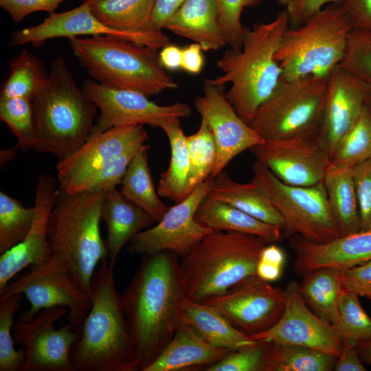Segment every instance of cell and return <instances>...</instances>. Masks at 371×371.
<instances>
[{
  "mask_svg": "<svg viewBox=\"0 0 371 371\" xmlns=\"http://www.w3.org/2000/svg\"><path fill=\"white\" fill-rule=\"evenodd\" d=\"M335 371H365L357 350V344L344 341L334 368Z\"/></svg>",
  "mask_w": 371,
  "mask_h": 371,
  "instance_id": "52",
  "label": "cell"
},
{
  "mask_svg": "<svg viewBox=\"0 0 371 371\" xmlns=\"http://www.w3.org/2000/svg\"><path fill=\"white\" fill-rule=\"evenodd\" d=\"M194 217L213 232L256 236L269 243H276L283 237L282 227L262 221L209 194L199 205Z\"/></svg>",
  "mask_w": 371,
  "mask_h": 371,
  "instance_id": "27",
  "label": "cell"
},
{
  "mask_svg": "<svg viewBox=\"0 0 371 371\" xmlns=\"http://www.w3.org/2000/svg\"><path fill=\"white\" fill-rule=\"evenodd\" d=\"M105 192L59 189L47 224L52 255L65 263L74 282L89 294L97 266L108 258L100 230Z\"/></svg>",
  "mask_w": 371,
  "mask_h": 371,
  "instance_id": "5",
  "label": "cell"
},
{
  "mask_svg": "<svg viewBox=\"0 0 371 371\" xmlns=\"http://www.w3.org/2000/svg\"><path fill=\"white\" fill-rule=\"evenodd\" d=\"M67 309H43L26 321L19 317L13 326L14 344L24 347V362L19 371H75L71 354L79 335L67 324L56 328V322Z\"/></svg>",
  "mask_w": 371,
  "mask_h": 371,
  "instance_id": "13",
  "label": "cell"
},
{
  "mask_svg": "<svg viewBox=\"0 0 371 371\" xmlns=\"http://www.w3.org/2000/svg\"><path fill=\"white\" fill-rule=\"evenodd\" d=\"M340 271L324 267L304 275L298 290L308 307L319 317L335 325L343 291Z\"/></svg>",
  "mask_w": 371,
  "mask_h": 371,
  "instance_id": "31",
  "label": "cell"
},
{
  "mask_svg": "<svg viewBox=\"0 0 371 371\" xmlns=\"http://www.w3.org/2000/svg\"><path fill=\"white\" fill-rule=\"evenodd\" d=\"M369 102V101H368ZM371 158V106H365L357 122L341 142L332 165L352 169Z\"/></svg>",
  "mask_w": 371,
  "mask_h": 371,
  "instance_id": "39",
  "label": "cell"
},
{
  "mask_svg": "<svg viewBox=\"0 0 371 371\" xmlns=\"http://www.w3.org/2000/svg\"><path fill=\"white\" fill-rule=\"evenodd\" d=\"M219 22L227 46L232 49L242 47L245 27L241 16L245 8L260 5L262 0H216Z\"/></svg>",
  "mask_w": 371,
  "mask_h": 371,
  "instance_id": "44",
  "label": "cell"
},
{
  "mask_svg": "<svg viewBox=\"0 0 371 371\" xmlns=\"http://www.w3.org/2000/svg\"><path fill=\"white\" fill-rule=\"evenodd\" d=\"M254 178L282 217L286 235H298L324 243L339 236L324 181L311 186H295L281 181L266 166L256 161Z\"/></svg>",
  "mask_w": 371,
  "mask_h": 371,
  "instance_id": "11",
  "label": "cell"
},
{
  "mask_svg": "<svg viewBox=\"0 0 371 371\" xmlns=\"http://www.w3.org/2000/svg\"><path fill=\"white\" fill-rule=\"evenodd\" d=\"M289 27L288 14L282 10L269 22L245 27L242 47L227 49L216 62L221 74L208 79L218 86L229 84L226 98L249 124L282 79L275 55Z\"/></svg>",
  "mask_w": 371,
  "mask_h": 371,
  "instance_id": "2",
  "label": "cell"
},
{
  "mask_svg": "<svg viewBox=\"0 0 371 371\" xmlns=\"http://www.w3.org/2000/svg\"><path fill=\"white\" fill-rule=\"evenodd\" d=\"M328 84V77L282 78L256 111L250 126L265 140L317 135Z\"/></svg>",
  "mask_w": 371,
  "mask_h": 371,
  "instance_id": "10",
  "label": "cell"
},
{
  "mask_svg": "<svg viewBox=\"0 0 371 371\" xmlns=\"http://www.w3.org/2000/svg\"><path fill=\"white\" fill-rule=\"evenodd\" d=\"M337 358L305 346L269 341L262 371H330Z\"/></svg>",
  "mask_w": 371,
  "mask_h": 371,
  "instance_id": "35",
  "label": "cell"
},
{
  "mask_svg": "<svg viewBox=\"0 0 371 371\" xmlns=\"http://www.w3.org/2000/svg\"><path fill=\"white\" fill-rule=\"evenodd\" d=\"M358 199L361 230H371V158L352 168Z\"/></svg>",
  "mask_w": 371,
  "mask_h": 371,
  "instance_id": "46",
  "label": "cell"
},
{
  "mask_svg": "<svg viewBox=\"0 0 371 371\" xmlns=\"http://www.w3.org/2000/svg\"><path fill=\"white\" fill-rule=\"evenodd\" d=\"M371 301V300H370Z\"/></svg>",
  "mask_w": 371,
  "mask_h": 371,
  "instance_id": "60",
  "label": "cell"
},
{
  "mask_svg": "<svg viewBox=\"0 0 371 371\" xmlns=\"http://www.w3.org/2000/svg\"><path fill=\"white\" fill-rule=\"evenodd\" d=\"M269 341H258L255 344L231 350L219 361L205 366V371H262Z\"/></svg>",
  "mask_w": 371,
  "mask_h": 371,
  "instance_id": "45",
  "label": "cell"
},
{
  "mask_svg": "<svg viewBox=\"0 0 371 371\" xmlns=\"http://www.w3.org/2000/svg\"><path fill=\"white\" fill-rule=\"evenodd\" d=\"M249 150L256 161L291 186H311L323 182L331 164L316 134L265 140Z\"/></svg>",
  "mask_w": 371,
  "mask_h": 371,
  "instance_id": "16",
  "label": "cell"
},
{
  "mask_svg": "<svg viewBox=\"0 0 371 371\" xmlns=\"http://www.w3.org/2000/svg\"><path fill=\"white\" fill-rule=\"evenodd\" d=\"M190 172L188 190L190 194L205 181L214 169L216 159V144L213 133L207 123L201 120L197 131L186 136Z\"/></svg>",
  "mask_w": 371,
  "mask_h": 371,
  "instance_id": "38",
  "label": "cell"
},
{
  "mask_svg": "<svg viewBox=\"0 0 371 371\" xmlns=\"http://www.w3.org/2000/svg\"><path fill=\"white\" fill-rule=\"evenodd\" d=\"M161 129L169 140L171 157L168 168L161 174L157 191L159 196L177 203L190 194L188 190L190 161L186 135L179 119L168 123Z\"/></svg>",
  "mask_w": 371,
  "mask_h": 371,
  "instance_id": "33",
  "label": "cell"
},
{
  "mask_svg": "<svg viewBox=\"0 0 371 371\" xmlns=\"http://www.w3.org/2000/svg\"><path fill=\"white\" fill-rule=\"evenodd\" d=\"M194 106L215 139L216 159L211 173L214 178L238 155L265 141L228 102L224 87L205 79L203 95L196 98Z\"/></svg>",
  "mask_w": 371,
  "mask_h": 371,
  "instance_id": "19",
  "label": "cell"
},
{
  "mask_svg": "<svg viewBox=\"0 0 371 371\" xmlns=\"http://www.w3.org/2000/svg\"><path fill=\"white\" fill-rule=\"evenodd\" d=\"M185 0H155L153 27L162 31L166 24L177 11Z\"/></svg>",
  "mask_w": 371,
  "mask_h": 371,
  "instance_id": "53",
  "label": "cell"
},
{
  "mask_svg": "<svg viewBox=\"0 0 371 371\" xmlns=\"http://www.w3.org/2000/svg\"><path fill=\"white\" fill-rule=\"evenodd\" d=\"M203 52L202 47L196 43L183 48L181 69L190 74H200L205 64Z\"/></svg>",
  "mask_w": 371,
  "mask_h": 371,
  "instance_id": "54",
  "label": "cell"
},
{
  "mask_svg": "<svg viewBox=\"0 0 371 371\" xmlns=\"http://www.w3.org/2000/svg\"><path fill=\"white\" fill-rule=\"evenodd\" d=\"M333 327L341 342L348 341L357 344L371 337V317L361 306L359 295L342 291Z\"/></svg>",
  "mask_w": 371,
  "mask_h": 371,
  "instance_id": "40",
  "label": "cell"
},
{
  "mask_svg": "<svg viewBox=\"0 0 371 371\" xmlns=\"http://www.w3.org/2000/svg\"><path fill=\"white\" fill-rule=\"evenodd\" d=\"M340 279L344 291L353 292L371 300V259L340 271Z\"/></svg>",
  "mask_w": 371,
  "mask_h": 371,
  "instance_id": "47",
  "label": "cell"
},
{
  "mask_svg": "<svg viewBox=\"0 0 371 371\" xmlns=\"http://www.w3.org/2000/svg\"><path fill=\"white\" fill-rule=\"evenodd\" d=\"M339 66L363 82L371 92V30H352Z\"/></svg>",
  "mask_w": 371,
  "mask_h": 371,
  "instance_id": "43",
  "label": "cell"
},
{
  "mask_svg": "<svg viewBox=\"0 0 371 371\" xmlns=\"http://www.w3.org/2000/svg\"><path fill=\"white\" fill-rule=\"evenodd\" d=\"M0 119L13 133L16 146L25 152L34 143L32 100L24 98H0Z\"/></svg>",
  "mask_w": 371,
  "mask_h": 371,
  "instance_id": "41",
  "label": "cell"
},
{
  "mask_svg": "<svg viewBox=\"0 0 371 371\" xmlns=\"http://www.w3.org/2000/svg\"><path fill=\"white\" fill-rule=\"evenodd\" d=\"M285 256L275 243L267 244L262 250L256 265V276L267 282L278 280L281 276Z\"/></svg>",
  "mask_w": 371,
  "mask_h": 371,
  "instance_id": "50",
  "label": "cell"
},
{
  "mask_svg": "<svg viewBox=\"0 0 371 371\" xmlns=\"http://www.w3.org/2000/svg\"><path fill=\"white\" fill-rule=\"evenodd\" d=\"M14 294L25 295L30 304L19 318L29 321L43 309L63 307L67 309V324L78 335L91 306L89 294L74 282L65 263L54 256L16 276L0 291V299Z\"/></svg>",
  "mask_w": 371,
  "mask_h": 371,
  "instance_id": "12",
  "label": "cell"
},
{
  "mask_svg": "<svg viewBox=\"0 0 371 371\" xmlns=\"http://www.w3.org/2000/svg\"><path fill=\"white\" fill-rule=\"evenodd\" d=\"M48 76L43 60L23 48L10 60L8 75L1 85L0 98L33 100Z\"/></svg>",
  "mask_w": 371,
  "mask_h": 371,
  "instance_id": "36",
  "label": "cell"
},
{
  "mask_svg": "<svg viewBox=\"0 0 371 371\" xmlns=\"http://www.w3.org/2000/svg\"><path fill=\"white\" fill-rule=\"evenodd\" d=\"M95 35H111L157 50L170 43L169 37L162 31L121 32L111 29L93 14L89 3L84 2L71 10L52 13L39 24L13 31L9 44L13 47L28 43L41 46L52 38Z\"/></svg>",
  "mask_w": 371,
  "mask_h": 371,
  "instance_id": "18",
  "label": "cell"
},
{
  "mask_svg": "<svg viewBox=\"0 0 371 371\" xmlns=\"http://www.w3.org/2000/svg\"><path fill=\"white\" fill-rule=\"evenodd\" d=\"M368 102H369L370 105L371 106V98L370 99Z\"/></svg>",
  "mask_w": 371,
  "mask_h": 371,
  "instance_id": "59",
  "label": "cell"
},
{
  "mask_svg": "<svg viewBox=\"0 0 371 371\" xmlns=\"http://www.w3.org/2000/svg\"><path fill=\"white\" fill-rule=\"evenodd\" d=\"M82 87L99 111L91 134L127 125L148 124L161 128L192 113L186 103L159 105L142 93L104 86L92 79L86 80Z\"/></svg>",
  "mask_w": 371,
  "mask_h": 371,
  "instance_id": "14",
  "label": "cell"
},
{
  "mask_svg": "<svg viewBox=\"0 0 371 371\" xmlns=\"http://www.w3.org/2000/svg\"><path fill=\"white\" fill-rule=\"evenodd\" d=\"M159 61L165 69L176 71L181 69L182 48L168 44L161 49L159 53Z\"/></svg>",
  "mask_w": 371,
  "mask_h": 371,
  "instance_id": "55",
  "label": "cell"
},
{
  "mask_svg": "<svg viewBox=\"0 0 371 371\" xmlns=\"http://www.w3.org/2000/svg\"><path fill=\"white\" fill-rule=\"evenodd\" d=\"M290 245L295 254V272L303 276L313 270L330 267L345 270L371 259V230L339 236L324 243L292 236Z\"/></svg>",
  "mask_w": 371,
  "mask_h": 371,
  "instance_id": "23",
  "label": "cell"
},
{
  "mask_svg": "<svg viewBox=\"0 0 371 371\" xmlns=\"http://www.w3.org/2000/svg\"><path fill=\"white\" fill-rule=\"evenodd\" d=\"M203 302L216 308L234 328L250 337L269 329L280 319L285 297L281 288L256 275Z\"/></svg>",
  "mask_w": 371,
  "mask_h": 371,
  "instance_id": "17",
  "label": "cell"
},
{
  "mask_svg": "<svg viewBox=\"0 0 371 371\" xmlns=\"http://www.w3.org/2000/svg\"><path fill=\"white\" fill-rule=\"evenodd\" d=\"M183 322L191 326L211 344L234 350L255 344L250 338L234 328L214 306L205 302H183Z\"/></svg>",
  "mask_w": 371,
  "mask_h": 371,
  "instance_id": "29",
  "label": "cell"
},
{
  "mask_svg": "<svg viewBox=\"0 0 371 371\" xmlns=\"http://www.w3.org/2000/svg\"><path fill=\"white\" fill-rule=\"evenodd\" d=\"M352 29L341 8L333 4L302 25L289 27L275 55L282 71V78L329 77L343 58Z\"/></svg>",
  "mask_w": 371,
  "mask_h": 371,
  "instance_id": "9",
  "label": "cell"
},
{
  "mask_svg": "<svg viewBox=\"0 0 371 371\" xmlns=\"http://www.w3.org/2000/svg\"><path fill=\"white\" fill-rule=\"evenodd\" d=\"M324 184L340 236L359 232V207L352 169L336 167L331 164Z\"/></svg>",
  "mask_w": 371,
  "mask_h": 371,
  "instance_id": "30",
  "label": "cell"
},
{
  "mask_svg": "<svg viewBox=\"0 0 371 371\" xmlns=\"http://www.w3.org/2000/svg\"><path fill=\"white\" fill-rule=\"evenodd\" d=\"M19 148L17 146L13 148H7L1 150L0 153V164L1 168L5 165L8 162L14 159L17 154V150Z\"/></svg>",
  "mask_w": 371,
  "mask_h": 371,
  "instance_id": "57",
  "label": "cell"
},
{
  "mask_svg": "<svg viewBox=\"0 0 371 371\" xmlns=\"http://www.w3.org/2000/svg\"><path fill=\"white\" fill-rule=\"evenodd\" d=\"M33 150L58 160L80 148L91 135L98 109L80 88L65 59L56 57L48 78L32 100Z\"/></svg>",
  "mask_w": 371,
  "mask_h": 371,
  "instance_id": "4",
  "label": "cell"
},
{
  "mask_svg": "<svg viewBox=\"0 0 371 371\" xmlns=\"http://www.w3.org/2000/svg\"><path fill=\"white\" fill-rule=\"evenodd\" d=\"M179 258L170 251L144 255L120 294L139 370L158 357L183 323L186 292Z\"/></svg>",
  "mask_w": 371,
  "mask_h": 371,
  "instance_id": "1",
  "label": "cell"
},
{
  "mask_svg": "<svg viewBox=\"0 0 371 371\" xmlns=\"http://www.w3.org/2000/svg\"><path fill=\"white\" fill-rule=\"evenodd\" d=\"M68 40L79 63L102 85L148 97L179 87L161 65L157 49L111 35Z\"/></svg>",
  "mask_w": 371,
  "mask_h": 371,
  "instance_id": "6",
  "label": "cell"
},
{
  "mask_svg": "<svg viewBox=\"0 0 371 371\" xmlns=\"http://www.w3.org/2000/svg\"><path fill=\"white\" fill-rule=\"evenodd\" d=\"M150 146L144 145L132 158L121 181V192L157 222L169 207L155 190L148 164Z\"/></svg>",
  "mask_w": 371,
  "mask_h": 371,
  "instance_id": "32",
  "label": "cell"
},
{
  "mask_svg": "<svg viewBox=\"0 0 371 371\" xmlns=\"http://www.w3.org/2000/svg\"><path fill=\"white\" fill-rule=\"evenodd\" d=\"M21 300L22 294L0 299V371H19L24 362V350H15L12 335Z\"/></svg>",
  "mask_w": 371,
  "mask_h": 371,
  "instance_id": "42",
  "label": "cell"
},
{
  "mask_svg": "<svg viewBox=\"0 0 371 371\" xmlns=\"http://www.w3.org/2000/svg\"><path fill=\"white\" fill-rule=\"evenodd\" d=\"M357 350L361 359L371 365V337L358 341Z\"/></svg>",
  "mask_w": 371,
  "mask_h": 371,
  "instance_id": "56",
  "label": "cell"
},
{
  "mask_svg": "<svg viewBox=\"0 0 371 371\" xmlns=\"http://www.w3.org/2000/svg\"><path fill=\"white\" fill-rule=\"evenodd\" d=\"M284 293V308L280 319L269 329L249 337L305 346L337 357L342 347L341 339L334 327L307 306L298 284L290 282Z\"/></svg>",
  "mask_w": 371,
  "mask_h": 371,
  "instance_id": "20",
  "label": "cell"
},
{
  "mask_svg": "<svg viewBox=\"0 0 371 371\" xmlns=\"http://www.w3.org/2000/svg\"><path fill=\"white\" fill-rule=\"evenodd\" d=\"M339 6L353 29L371 30V0H340Z\"/></svg>",
  "mask_w": 371,
  "mask_h": 371,
  "instance_id": "51",
  "label": "cell"
},
{
  "mask_svg": "<svg viewBox=\"0 0 371 371\" xmlns=\"http://www.w3.org/2000/svg\"><path fill=\"white\" fill-rule=\"evenodd\" d=\"M91 308L71 358L75 371H137L132 340L106 259L95 269L89 291Z\"/></svg>",
  "mask_w": 371,
  "mask_h": 371,
  "instance_id": "3",
  "label": "cell"
},
{
  "mask_svg": "<svg viewBox=\"0 0 371 371\" xmlns=\"http://www.w3.org/2000/svg\"><path fill=\"white\" fill-rule=\"evenodd\" d=\"M154 5L155 0H98L90 4V8L101 22L111 29L144 32L155 30Z\"/></svg>",
  "mask_w": 371,
  "mask_h": 371,
  "instance_id": "34",
  "label": "cell"
},
{
  "mask_svg": "<svg viewBox=\"0 0 371 371\" xmlns=\"http://www.w3.org/2000/svg\"><path fill=\"white\" fill-rule=\"evenodd\" d=\"M285 8L289 26L297 27L307 21L313 15L328 4L337 5L340 0H276Z\"/></svg>",
  "mask_w": 371,
  "mask_h": 371,
  "instance_id": "48",
  "label": "cell"
},
{
  "mask_svg": "<svg viewBox=\"0 0 371 371\" xmlns=\"http://www.w3.org/2000/svg\"><path fill=\"white\" fill-rule=\"evenodd\" d=\"M209 195L283 229L282 217L255 178L247 183H238L223 171L214 178Z\"/></svg>",
  "mask_w": 371,
  "mask_h": 371,
  "instance_id": "28",
  "label": "cell"
},
{
  "mask_svg": "<svg viewBox=\"0 0 371 371\" xmlns=\"http://www.w3.org/2000/svg\"><path fill=\"white\" fill-rule=\"evenodd\" d=\"M231 350L211 344L191 326L182 323L164 350L142 371H177L205 368Z\"/></svg>",
  "mask_w": 371,
  "mask_h": 371,
  "instance_id": "25",
  "label": "cell"
},
{
  "mask_svg": "<svg viewBox=\"0 0 371 371\" xmlns=\"http://www.w3.org/2000/svg\"><path fill=\"white\" fill-rule=\"evenodd\" d=\"M59 192L58 181L53 177L41 174L34 198L35 218L25 239L1 254L0 291L24 268L49 260L52 255L47 238V224Z\"/></svg>",
  "mask_w": 371,
  "mask_h": 371,
  "instance_id": "22",
  "label": "cell"
},
{
  "mask_svg": "<svg viewBox=\"0 0 371 371\" xmlns=\"http://www.w3.org/2000/svg\"><path fill=\"white\" fill-rule=\"evenodd\" d=\"M83 1H84V2H86V3H89V4H91L92 3H93V2H95V1H98V0H83Z\"/></svg>",
  "mask_w": 371,
  "mask_h": 371,
  "instance_id": "58",
  "label": "cell"
},
{
  "mask_svg": "<svg viewBox=\"0 0 371 371\" xmlns=\"http://www.w3.org/2000/svg\"><path fill=\"white\" fill-rule=\"evenodd\" d=\"M214 177L209 176L182 201L169 207L157 224L135 235L128 242L131 254L150 255L162 251L186 255L211 229L195 219L196 211L210 193Z\"/></svg>",
  "mask_w": 371,
  "mask_h": 371,
  "instance_id": "15",
  "label": "cell"
},
{
  "mask_svg": "<svg viewBox=\"0 0 371 371\" xmlns=\"http://www.w3.org/2000/svg\"><path fill=\"white\" fill-rule=\"evenodd\" d=\"M102 220L106 226L105 244L109 267L114 269L117 256L137 234L157 221L146 210L128 199L117 188L105 192Z\"/></svg>",
  "mask_w": 371,
  "mask_h": 371,
  "instance_id": "24",
  "label": "cell"
},
{
  "mask_svg": "<svg viewBox=\"0 0 371 371\" xmlns=\"http://www.w3.org/2000/svg\"><path fill=\"white\" fill-rule=\"evenodd\" d=\"M370 98L368 87L341 67L329 76L317 138L330 160Z\"/></svg>",
  "mask_w": 371,
  "mask_h": 371,
  "instance_id": "21",
  "label": "cell"
},
{
  "mask_svg": "<svg viewBox=\"0 0 371 371\" xmlns=\"http://www.w3.org/2000/svg\"><path fill=\"white\" fill-rule=\"evenodd\" d=\"M65 0H0L1 8L7 12L12 21L21 22L27 16L39 11L54 13Z\"/></svg>",
  "mask_w": 371,
  "mask_h": 371,
  "instance_id": "49",
  "label": "cell"
},
{
  "mask_svg": "<svg viewBox=\"0 0 371 371\" xmlns=\"http://www.w3.org/2000/svg\"><path fill=\"white\" fill-rule=\"evenodd\" d=\"M164 29L199 43L204 52L227 46L216 0H185Z\"/></svg>",
  "mask_w": 371,
  "mask_h": 371,
  "instance_id": "26",
  "label": "cell"
},
{
  "mask_svg": "<svg viewBox=\"0 0 371 371\" xmlns=\"http://www.w3.org/2000/svg\"><path fill=\"white\" fill-rule=\"evenodd\" d=\"M35 207L0 192V254L14 247L28 234L35 218Z\"/></svg>",
  "mask_w": 371,
  "mask_h": 371,
  "instance_id": "37",
  "label": "cell"
},
{
  "mask_svg": "<svg viewBox=\"0 0 371 371\" xmlns=\"http://www.w3.org/2000/svg\"><path fill=\"white\" fill-rule=\"evenodd\" d=\"M269 244L253 235L212 232L181 257L186 297L203 302L256 275L262 249Z\"/></svg>",
  "mask_w": 371,
  "mask_h": 371,
  "instance_id": "7",
  "label": "cell"
},
{
  "mask_svg": "<svg viewBox=\"0 0 371 371\" xmlns=\"http://www.w3.org/2000/svg\"><path fill=\"white\" fill-rule=\"evenodd\" d=\"M147 139L142 125L116 126L91 134L76 151L58 160L59 189L78 193L117 188L132 158Z\"/></svg>",
  "mask_w": 371,
  "mask_h": 371,
  "instance_id": "8",
  "label": "cell"
}]
</instances>
